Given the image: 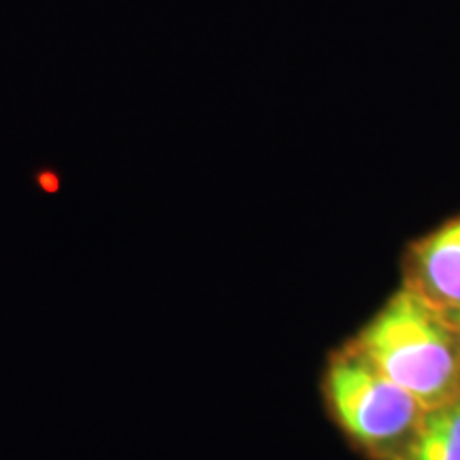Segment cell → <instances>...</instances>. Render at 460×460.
Listing matches in <instances>:
<instances>
[{
  "mask_svg": "<svg viewBox=\"0 0 460 460\" xmlns=\"http://www.w3.org/2000/svg\"><path fill=\"white\" fill-rule=\"evenodd\" d=\"M458 326H460V315H458Z\"/></svg>",
  "mask_w": 460,
  "mask_h": 460,
  "instance_id": "obj_6",
  "label": "cell"
},
{
  "mask_svg": "<svg viewBox=\"0 0 460 460\" xmlns=\"http://www.w3.org/2000/svg\"><path fill=\"white\" fill-rule=\"evenodd\" d=\"M352 345L424 410L460 394L458 315L402 286Z\"/></svg>",
  "mask_w": 460,
  "mask_h": 460,
  "instance_id": "obj_1",
  "label": "cell"
},
{
  "mask_svg": "<svg viewBox=\"0 0 460 460\" xmlns=\"http://www.w3.org/2000/svg\"><path fill=\"white\" fill-rule=\"evenodd\" d=\"M37 183L45 190V192H51V194L60 190V177H58L54 171H43V172H39Z\"/></svg>",
  "mask_w": 460,
  "mask_h": 460,
  "instance_id": "obj_5",
  "label": "cell"
},
{
  "mask_svg": "<svg viewBox=\"0 0 460 460\" xmlns=\"http://www.w3.org/2000/svg\"><path fill=\"white\" fill-rule=\"evenodd\" d=\"M405 286L437 307L460 315V216L411 247Z\"/></svg>",
  "mask_w": 460,
  "mask_h": 460,
  "instance_id": "obj_3",
  "label": "cell"
},
{
  "mask_svg": "<svg viewBox=\"0 0 460 460\" xmlns=\"http://www.w3.org/2000/svg\"><path fill=\"white\" fill-rule=\"evenodd\" d=\"M324 390L343 433L376 460L399 458L427 411L352 343L331 358Z\"/></svg>",
  "mask_w": 460,
  "mask_h": 460,
  "instance_id": "obj_2",
  "label": "cell"
},
{
  "mask_svg": "<svg viewBox=\"0 0 460 460\" xmlns=\"http://www.w3.org/2000/svg\"><path fill=\"white\" fill-rule=\"evenodd\" d=\"M396 460H460V394L424 411L416 435Z\"/></svg>",
  "mask_w": 460,
  "mask_h": 460,
  "instance_id": "obj_4",
  "label": "cell"
}]
</instances>
